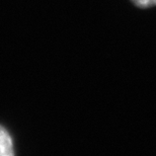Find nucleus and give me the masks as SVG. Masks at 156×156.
<instances>
[{"mask_svg": "<svg viewBox=\"0 0 156 156\" xmlns=\"http://www.w3.org/2000/svg\"><path fill=\"white\" fill-rule=\"evenodd\" d=\"M13 154L11 137L4 128L0 126V156H12Z\"/></svg>", "mask_w": 156, "mask_h": 156, "instance_id": "1", "label": "nucleus"}, {"mask_svg": "<svg viewBox=\"0 0 156 156\" xmlns=\"http://www.w3.org/2000/svg\"><path fill=\"white\" fill-rule=\"evenodd\" d=\"M132 2L141 8H148L156 5V0H132Z\"/></svg>", "mask_w": 156, "mask_h": 156, "instance_id": "2", "label": "nucleus"}]
</instances>
